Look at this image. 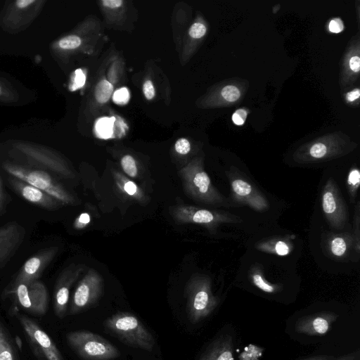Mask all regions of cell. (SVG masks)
I'll list each match as a JSON object with an SVG mask.
<instances>
[{
	"instance_id": "cell-19",
	"label": "cell",
	"mask_w": 360,
	"mask_h": 360,
	"mask_svg": "<svg viewBox=\"0 0 360 360\" xmlns=\"http://www.w3.org/2000/svg\"><path fill=\"white\" fill-rule=\"evenodd\" d=\"M233 349L232 335L223 333L210 342L199 360H233Z\"/></svg>"
},
{
	"instance_id": "cell-14",
	"label": "cell",
	"mask_w": 360,
	"mask_h": 360,
	"mask_svg": "<svg viewBox=\"0 0 360 360\" xmlns=\"http://www.w3.org/2000/svg\"><path fill=\"white\" fill-rule=\"evenodd\" d=\"M8 184L25 200L46 210H56L64 204L47 193L20 179L10 176Z\"/></svg>"
},
{
	"instance_id": "cell-5",
	"label": "cell",
	"mask_w": 360,
	"mask_h": 360,
	"mask_svg": "<svg viewBox=\"0 0 360 360\" xmlns=\"http://www.w3.org/2000/svg\"><path fill=\"white\" fill-rule=\"evenodd\" d=\"M3 168L11 176L42 190L64 205H72L75 202L74 197L45 170L30 169L12 163H4Z\"/></svg>"
},
{
	"instance_id": "cell-30",
	"label": "cell",
	"mask_w": 360,
	"mask_h": 360,
	"mask_svg": "<svg viewBox=\"0 0 360 360\" xmlns=\"http://www.w3.org/2000/svg\"><path fill=\"white\" fill-rule=\"evenodd\" d=\"M82 43L81 39L77 35H69L62 38L58 45L63 49H74L80 46Z\"/></svg>"
},
{
	"instance_id": "cell-18",
	"label": "cell",
	"mask_w": 360,
	"mask_h": 360,
	"mask_svg": "<svg viewBox=\"0 0 360 360\" xmlns=\"http://www.w3.org/2000/svg\"><path fill=\"white\" fill-rule=\"evenodd\" d=\"M22 152L27 155L29 160L42 168L53 171L65 178H73L75 176L63 162L48 153L28 148H24Z\"/></svg>"
},
{
	"instance_id": "cell-41",
	"label": "cell",
	"mask_w": 360,
	"mask_h": 360,
	"mask_svg": "<svg viewBox=\"0 0 360 360\" xmlns=\"http://www.w3.org/2000/svg\"><path fill=\"white\" fill-rule=\"evenodd\" d=\"M102 3L105 7L115 8L121 6L123 1L122 0H103Z\"/></svg>"
},
{
	"instance_id": "cell-11",
	"label": "cell",
	"mask_w": 360,
	"mask_h": 360,
	"mask_svg": "<svg viewBox=\"0 0 360 360\" xmlns=\"http://www.w3.org/2000/svg\"><path fill=\"white\" fill-rule=\"evenodd\" d=\"M17 317L37 356L44 360H64L56 345L39 325L25 315L18 314Z\"/></svg>"
},
{
	"instance_id": "cell-33",
	"label": "cell",
	"mask_w": 360,
	"mask_h": 360,
	"mask_svg": "<svg viewBox=\"0 0 360 360\" xmlns=\"http://www.w3.org/2000/svg\"><path fill=\"white\" fill-rule=\"evenodd\" d=\"M205 32V26L200 22H195L191 27L188 34L192 38L199 39L203 37Z\"/></svg>"
},
{
	"instance_id": "cell-12",
	"label": "cell",
	"mask_w": 360,
	"mask_h": 360,
	"mask_svg": "<svg viewBox=\"0 0 360 360\" xmlns=\"http://www.w3.org/2000/svg\"><path fill=\"white\" fill-rule=\"evenodd\" d=\"M56 246L41 250L25 261L15 278L12 286L38 280L58 252Z\"/></svg>"
},
{
	"instance_id": "cell-43",
	"label": "cell",
	"mask_w": 360,
	"mask_h": 360,
	"mask_svg": "<svg viewBox=\"0 0 360 360\" xmlns=\"http://www.w3.org/2000/svg\"><path fill=\"white\" fill-rule=\"evenodd\" d=\"M358 354H359V353L357 352H353V353L342 355L338 358H334L332 360H356L358 358V356H359Z\"/></svg>"
},
{
	"instance_id": "cell-29",
	"label": "cell",
	"mask_w": 360,
	"mask_h": 360,
	"mask_svg": "<svg viewBox=\"0 0 360 360\" xmlns=\"http://www.w3.org/2000/svg\"><path fill=\"white\" fill-rule=\"evenodd\" d=\"M121 165L124 172L130 177H136L138 169L134 158L129 155H124L121 160Z\"/></svg>"
},
{
	"instance_id": "cell-9",
	"label": "cell",
	"mask_w": 360,
	"mask_h": 360,
	"mask_svg": "<svg viewBox=\"0 0 360 360\" xmlns=\"http://www.w3.org/2000/svg\"><path fill=\"white\" fill-rule=\"evenodd\" d=\"M227 176L231 200L234 203L248 206L257 212L268 210L269 205L266 197L246 177L235 172H230Z\"/></svg>"
},
{
	"instance_id": "cell-8",
	"label": "cell",
	"mask_w": 360,
	"mask_h": 360,
	"mask_svg": "<svg viewBox=\"0 0 360 360\" xmlns=\"http://www.w3.org/2000/svg\"><path fill=\"white\" fill-rule=\"evenodd\" d=\"M321 207L330 227L335 229L345 228L347 221L346 203L338 186L332 178L328 179L323 187Z\"/></svg>"
},
{
	"instance_id": "cell-16",
	"label": "cell",
	"mask_w": 360,
	"mask_h": 360,
	"mask_svg": "<svg viewBox=\"0 0 360 360\" xmlns=\"http://www.w3.org/2000/svg\"><path fill=\"white\" fill-rule=\"evenodd\" d=\"M321 245L323 252L328 257L335 260L344 261L354 250L353 236L350 232L326 233L322 238Z\"/></svg>"
},
{
	"instance_id": "cell-10",
	"label": "cell",
	"mask_w": 360,
	"mask_h": 360,
	"mask_svg": "<svg viewBox=\"0 0 360 360\" xmlns=\"http://www.w3.org/2000/svg\"><path fill=\"white\" fill-rule=\"evenodd\" d=\"M19 304L29 313L43 316L48 307V292L45 285L36 280L30 283H20L11 288Z\"/></svg>"
},
{
	"instance_id": "cell-4",
	"label": "cell",
	"mask_w": 360,
	"mask_h": 360,
	"mask_svg": "<svg viewBox=\"0 0 360 360\" xmlns=\"http://www.w3.org/2000/svg\"><path fill=\"white\" fill-rule=\"evenodd\" d=\"M66 340L84 360H112L120 356L118 349L103 337L89 330L71 331Z\"/></svg>"
},
{
	"instance_id": "cell-35",
	"label": "cell",
	"mask_w": 360,
	"mask_h": 360,
	"mask_svg": "<svg viewBox=\"0 0 360 360\" xmlns=\"http://www.w3.org/2000/svg\"><path fill=\"white\" fill-rule=\"evenodd\" d=\"M86 77L85 75L81 69H78L75 71V75L74 82L72 87V91H75L84 86L85 83Z\"/></svg>"
},
{
	"instance_id": "cell-13",
	"label": "cell",
	"mask_w": 360,
	"mask_h": 360,
	"mask_svg": "<svg viewBox=\"0 0 360 360\" xmlns=\"http://www.w3.org/2000/svg\"><path fill=\"white\" fill-rule=\"evenodd\" d=\"M83 269L82 265L72 264L65 268L58 278L54 290L53 307L56 315L60 319L66 315L70 290Z\"/></svg>"
},
{
	"instance_id": "cell-7",
	"label": "cell",
	"mask_w": 360,
	"mask_h": 360,
	"mask_svg": "<svg viewBox=\"0 0 360 360\" xmlns=\"http://www.w3.org/2000/svg\"><path fill=\"white\" fill-rule=\"evenodd\" d=\"M103 289V278L96 270L90 269L75 288L70 314H77L93 307L99 300Z\"/></svg>"
},
{
	"instance_id": "cell-15",
	"label": "cell",
	"mask_w": 360,
	"mask_h": 360,
	"mask_svg": "<svg viewBox=\"0 0 360 360\" xmlns=\"http://www.w3.org/2000/svg\"><path fill=\"white\" fill-rule=\"evenodd\" d=\"M25 236V229L16 221H10L0 227V268L14 255Z\"/></svg>"
},
{
	"instance_id": "cell-21",
	"label": "cell",
	"mask_w": 360,
	"mask_h": 360,
	"mask_svg": "<svg viewBox=\"0 0 360 360\" xmlns=\"http://www.w3.org/2000/svg\"><path fill=\"white\" fill-rule=\"evenodd\" d=\"M0 360H19L18 352L6 328L0 321Z\"/></svg>"
},
{
	"instance_id": "cell-1",
	"label": "cell",
	"mask_w": 360,
	"mask_h": 360,
	"mask_svg": "<svg viewBox=\"0 0 360 360\" xmlns=\"http://www.w3.org/2000/svg\"><path fill=\"white\" fill-rule=\"evenodd\" d=\"M103 327L127 345L147 352L154 349V337L134 314L126 311L114 314L104 321Z\"/></svg>"
},
{
	"instance_id": "cell-39",
	"label": "cell",
	"mask_w": 360,
	"mask_h": 360,
	"mask_svg": "<svg viewBox=\"0 0 360 360\" xmlns=\"http://www.w3.org/2000/svg\"><path fill=\"white\" fill-rule=\"evenodd\" d=\"M344 29L342 21L340 18H335L329 23V30L334 33H339Z\"/></svg>"
},
{
	"instance_id": "cell-40",
	"label": "cell",
	"mask_w": 360,
	"mask_h": 360,
	"mask_svg": "<svg viewBox=\"0 0 360 360\" xmlns=\"http://www.w3.org/2000/svg\"><path fill=\"white\" fill-rule=\"evenodd\" d=\"M6 195L4 191L3 182L0 176V216L4 212L6 207Z\"/></svg>"
},
{
	"instance_id": "cell-44",
	"label": "cell",
	"mask_w": 360,
	"mask_h": 360,
	"mask_svg": "<svg viewBox=\"0 0 360 360\" xmlns=\"http://www.w3.org/2000/svg\"><path fill=\"white\" fill-rule=\"evenodd\" d=\"M335 357L333 356L321 354V355L312 356L308 357L307 359H301V360H332Z\"/></svg>"
},
{
	"instance_id": "cell-38",
	"label": "cell",
	"mask_w": 360,
	"mask_h": 360,
	"mask_svg": "<svg viewBox=\"0 0 360 360\" xmlns=\"http://www.w3.org/2000/svg\"><path fill=\"white\" fill-rule=\"evenodd\" d=\"M247 117V112L243 109L237 110L232 116L233 122L237 125L243 124Z\"/></svg>"
},
{
	"instance_id": "cell-46",
	"label": "cell",
	"mask_w": 360,
	"mask_h": 360,
	"mask_svg": "<svg viewBox=\"0 0 360 360\" xmlns=\"http://www.w3.org/2000/svg\"><path fill=\"white\" fill-rule=\"evenodd\" d=\"M360 96V92L359 89H355L349 93L347 94V98L348 101H353L358 98Z\"/></svg>"
},
{
	"instance_id": "cell-31",
	"label": "cell",
	"mask_w": 360,
	"mask_h": 360,
	"mask_svg": "<svg viewBox=\"0 0 360 360\" xmlns=\"http://www.w3.org/2000/svg\"><path fill=\"white\" fill-rule=\"evenodd\" d=\"M221 95L226 101L233 102L238 99L240 94L236 86L228 85L222 89Z\"/></svg>"
},
{
	"instance_id": "cell-6",
	"label": "cell",
	"mask_w": 360,
	"mask_h": 360,
	"mask_svg": "<svg viewBox=\"0 0 360 360\" xmlns=\"http://www.w3.org/2000/svg\"><path fill=\"white\" fill-rule=\"evenodd\" d=\"M172 214L178 223L201 224L212 233H215L221 224L241 223L243 221L238 216L223 210H210L191 205L176 207L172 209Z\"/></svg>"
},
{
	"instance_id": "cell-2",
	"label": "cell",
	"mask_w": 360,
	"mask_h": 360,
	"mask_svg": "<svg viewBox=\"0 0 360 360\" xmlns=\"http://www.w3.org/2000/svg\"><path fill=\"white\" fill-rule=\"evenodd\" d=\"M185 294L187 315L193 323L210 316L219 303L212 293L210 278L204 275L192 277L187 283Z\"/></svg>"
},
{
	"instance_id": "cell-22",
	"label": "cell",
	"mask_w": 360,
	"mask_h": 360,
	"mask_svg": "<svg viewBox=\"0 0 360 360\" xmlns=\"http://www.w3.org/2000/svg\"><path fill=\"white\" fill-rule=\"evenodd\" d=\"M258 249L275 253L279 256L288 255L292 251L291 244L286 239H276L259 245Z\"/></svg>"
},
{
	"instance_id": "cell-28",
	"label": "cell",
	"mask_w": 360,
	"mask_h": 360,
	"mask_svg": "<svg viewBox=\"0 0 360 360\" xmlns=\"http://www.w3.org/2000/svg\"><path fill=\"white\" fill-rule=\"evenodd\" d=\"M328 153V147L323 143H316L312 145L308 151L309 160H322L326 158Z\"/></svg>"
},
{
	"instance_id": "cell-20",
	"label": "cell",
	"mask_w": 360,
	"mask_h": 360,
	"mask_svg": "<svg viewBox=\"0 0 360 360\" xmlns=\"http://www.w3.org/2000/svg\"><path fill=\"white\" fill-rule=\"evenodd\" d=\"M250 279L252 284L266 293H276L282 289V285L269 282L264 275L259 264L253 265L249 271Z\"/></svg>"
},
{
	"instance_id": "cell-37",
	"label": "cell",
	"mask_w": 360,
	"mask_h": 360,
	"mask_svg": "<svg viewBox=\"0 0 360 360\" xmlns=\"http://www.w3.org/2000/svg\"><path fill=\"white\" fill-rule=\"evenodd\" d=\"M143 91L148 100H151L155 96V89L150 80H146L143 86Z\"/></svg>"
},
{
	"instance_id": "cell-36",
	"label": "cell",
	"mask_w": 360,
	"mask_h": 360,
	"mask_svg": "<svg viewBox=\"0 0 360 360\" xmlns=\"http://www.w3.org/2000/svg\"><path fill=\"white\" fill-rule=\"evenodd\" d=\"M90 222V216L87 213L81 214L75 221L74 226L77 229H84Z\"/></svg>"
},
{
	"instance_id": "cell-3",
	"label": "cell",
	"mask_w": 360,
	"mask_h": 360,
	"mask_svg": "<svg viewBox=\"0 0 360 360\" xmlns=\"http://www.w3.org/2000/svg\"><path fill=\"white\" fill-rule=\"evenodd\" d=\"M181 176L186 193L195 200L214 206H230L200 165H188L181 170Z\"/></svg>"
},
{
	"instance_id": "cell-25",
	"label": "cell",
	"mask_w": 360,
	"mask_h": 360,
	"mask_svg": "<svg viewBox=\"0 0 360 360\" xmlns=\"http://www.w3.org/2000/svg\"><path fill=\"white\" fill-rule=\"evenodd\" d=\"M112 91V85L108 81L102 79L96 86L95 98L100 103H106L110 99Z\"/></svg>"
},
{
	"instance_id": "cell-26",
	"label": "cell",
	"mask_w": 360,
	"mask_h": 360,
	"mask_svg": "<svg viewBox=\"0 0 360 360\" xmlns=\"http://www.w3.org/2000/svg\"><path fill=\"white\" fill-rule=\"evenodd\" d=\"M113 119L102 117L96 124V131L98 136L103 139L109 138L112 134Z\"/></svg>"
},
{
	"instance_id": "cell-45",
	"label": "cell",
	"mask_w": 360,
	"mask_h": 360,
	"mask_svg": "<svg viewBox=\"0 0 360 360\" xmlns=\"http://www.w3.org/2000/svg\"><path fill=\"white\" fill-rule=\"evenodd\" d=\"M34 0H18L15 2L16 6L19 8H25L34 3Z\"/></svg>"
},
{
	"instance_id": "cell-42",
	"label": "cell",
	"mask_w": 360,
	"mask_h": 360,
	"mask_svg": "<svg viewBox=\"0 0 360 360\" xmlns=\"http://www.w3.org/2000/svg\"><path fill=\"white\" fill-rule=\"evenodd\" d=\"M350 68L357 72L360 70V58L359 56H353L349 60Z\"/></svg>"
},
{
	"instance_id": "cell-27",
	"label": "cell",
	"mask_w": 360,
	"mask_h": 360,
	"mask_svg": "<svg viewBox=\"0 0 360 360\" xmlns=\"http://www.w3.org/2000/svg\"><path fill=\"white\" fill-rule=\"evenodd\" d=\"M360 202L358 200L356 205L354 216V251L359 255L360 252Z\"/></svg>"
},
{
	"instance_id": "cell-24",
	"label": "cell",
	"mask_w": 360,
	"mask_h": 360,
	"mask_svg": "<svg viewBox=\"0 0 360 360\" xmlns=\"http://www.w3.org/2000/svg\"><path fill=\"white\" fill-rule=\"evenodd\" d=\"M359 185L360 172L358 168L354 167L350 169L347 179V190L352 202H354L356 200Z\"/></svg>"
},
{
	"instance_id": "cell-23",
	"label": "cell",
	"mask_w": 360,
	"mask_h": 360,
	"mask_svg": "<svg viewBox=\"0 0 360 360\" xmlns=\"http://www.w3.org/2000/svg\"><path fill=\"white\" fill-rule=\"evenodd\" d=\"M117 186L128 195L136 199H142L143 193L136 184L120 174H115Z\"/></svg>"
},
{
	"instance_id": "cell-32",
	"label": "cell",
	"mask_w": 360,
	"mask_h": 360,
	"mask_svg": "<svg viewBox=\"0 0 360 360\" xmlns=\"http://www.w3.org/2000/svg\"><path fill=\"white\" fill-rule=\"evenodd\" d=\"M113 101L120 105L127 103L129 99V93L127 88L123 87L117 90L112 96Z\"/></svg>"
},
{
	"instance_id": "cell-34",
	"label": "cell",
	"mask_w": 360,
	"mask_h": 360,
	"mask_svg": "<svg viewBox=\"0 0 360 360\" xmlns=\"http://www.w3.org/2000/svg\"><path fill=\"white\" fill-rule=\"evenodd\" d=\"M174 148L178 153L186 155L190 151L191 145L187 139L181 138L176 141Z\"/></svg>"
},
{
	"instance_id": "cell-47",
	"label": "cell",
	"mask_w": 360,
	"mask_h": 360,
	"mask_svg": "<svg viewBox=\"0 0 360 360\" xmlns=\"http://www.w3.org/2000/svg\"><path fill=\"white\" fill-rule=\"evenodd\" d=\"M0 91H1V89H0Z\"/></svg>"
},
{
	"instance_id": "cell-17",
	"label": "cell",
	"mask_w": 360,
	"mask_h": 360,
	"mask_svg": "<svg viewBox=\"0 0 360 360\" xmlns=\"http://www.w3.org/2000/svg\"><path fill=\"white\" fill-rule=\"evenodd\" d=\"M338 318L333 312L324 311L299 319L295 323L297 333L320 336L326 334Z\"/></svg>"
}]
</instances>
